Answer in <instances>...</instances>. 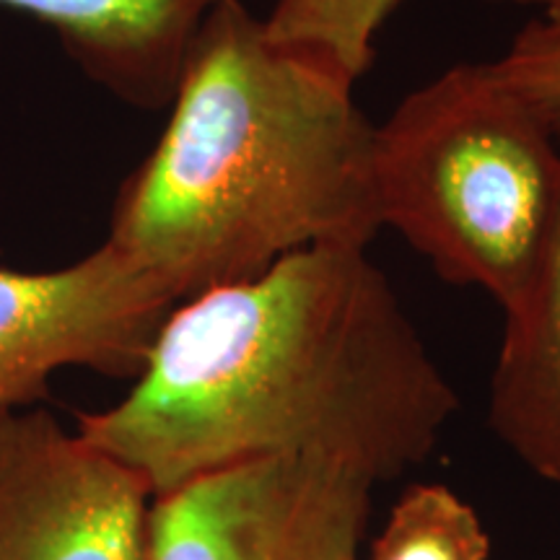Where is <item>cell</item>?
<instances>
[{
    "label": "cell",
    "instance_id": "cell-1",
    "mask_svg": "<svg viewBox=\"0 0 560 560\" xmlns=\"http://www.w3.org/2000/svg\"><path fill=\"white\" fill-rule=\"evenodd\" d=\"M457 392L363 247H310L179 301L120 402L75 433L153 499L226 467L314 457L374 486L431 457Z\"/></svg>",
    "mask_w": 560,
    "mask_h": 560
},
{
    "label": "cell",
    "instance_id": "cell-2",
    "mask_svg": "<svg viewBox=\"0 0 560 560\" xmlns=\"http://www.w3.org/2000/svg\"><path fill=\"white\" fill-rule=\"evenodd\" d=\"M317 55L219 0L182 62L170 120L117 190L107 240L174 304L260 276L293 252L382 231L376 125Z\"/></svg>",
    "mask_w": 560,
    "mask_h": 560
},
{
    "label": "cell",
    "instance_id": "cell-3",
    "mask_svg": "<svg viewBox=\"0 0 560 560\" xmlns=\"http://www.w3.org/2000/svg\"><path fill=\"white\" fill-rule=\"evenodd\" d=\"M560 187L556 138L495 73L457 62L410 91L374 132L382 229L454 285L506 310L527 280Z\"/></svg>",
    "mask_w": 560,
    "mask_h": 560
},
{
    "label": "cell",
    "instance_id": "cell-4",
    "mask_svg": "<svg viewBox=\"0 0 560 560\" xmlns=\"http://www.w3.org/2000/svg\"><path fill=\"white\" fill-rule=\"evenodd\" d=\"M374 482L314 457L210 472L151 503V560H359Z\"/></svg>",
    "mask_w": 560,
    "mask_h": 560
},
{
    "label": "cell",
    "instance_id": "cell-5",
    "mask_svg": "<svg viewBox=\"0 0 560 560\" xmlns=\"http://www.w3.org/2000/svg\"><path fill=\"white\" fill-rule=\"evenodd\" d=\"M172 306L109 242L66 268H0V420L45 400L62 369L136 380Z\"/></svg>",
    "mask_w": 560,
    "mask_h": 560
},
{
    "label": "cell",
    "instance_id": "cell-6",
    "mask_svg": "<svg viewBox=\"0 0 560 560\" xmlns=\"http://www.w3.org/2000/svg\"><path fill=\"white\" fill-rule=\"evenodd\" d=\"M153 495L47 410L0 420V560H151Z\"/></svg>",
    "mask_w": 560,
    "mask_h": 560
},
{
    "label": "cell",
    "instance_id": "cell-7",
    "mask_svg": "<svg viewBox=\"0 0 560 560\" xmlns=\"http://www.w3.org/2000/svg\"><path fill=\"white\" fill-rule=\"evenodd\" d=\"M219 0H0L50 26L91 83L132 109L172 102L195 34Z\"/></svg>",
    "mask_w": 560,
    "mask_h": 560
},
{
    "label": "cell",
    "instance_id": "cell-8",
    "mask_svg": "<svg viewBox=\"0 0 560 560\" xmlns=\"http://www.w3.org/2000/svg\"><path fill=\"white\" fill-rule=\"evenodd\" d=\"M503 314L490 429L532 472L560 488V187L529 276Z\"/></svg>",
    "mask_w": 560,
    "mask_h": 560
},
{
    "label": "cell",
    "instance_id": "cell-9",
    "mask_svg": "<svg viewBox=\"0 0 560 560\" xmlns=\"http://www.w3.org/2000/svg\"><path fill=\"white\" fill-rule=\"evenodd\" d=\"M408 0H276L265 16L272 39L317 55L359 83L374 66L376 37Z\"/></svg>",
    "mask_w": 560,
    "mask_h": 560
},
{
    "label": "cell",
    "instance_id": "cell-10",
    "mask_svg": "<svg viewBox=\"0 0 560 560\" xmlns=\"http://www.w3.org/2000/svg\"><path fill=\"white\" fill-rule=\"evenodd\" d=\"M490 535L472 503L441 482H416L389 509L371 560H488Z\"/></svg>",
    "mask_w": 560,
    "mask_h": 560
},
{
    "label": "cell",
    "instance_id": "cell-11",
    "mask_svg": "<svg viewBox=\"0 0 560 560\" xmlns=\"http://www.w3.org/2000/svg\"><path fill=\"white\" fill-rule=\"evenodd\" d=\"M495 73L560 140V30L532 19L509 50L493 60Z\"/></svg>",
    "mask_w": 560,
    "mask_h": 560
},
{
    "label": "cell",
    "instance_id": "cell-12",
    "mask_svg": "<svg viewBox=\"0 0 560 560\" xmlns=\"http://www.w3.org/2000/svg\"><path fill=\"white\" fill-rule=\"evenodd\" d=\"M482 3L493 5H514V9H529L537 13V21L560 30V0H482Z\"/></svg>",
    "mask_w": 560,
    "mask_h": 560
}]
</instances>
